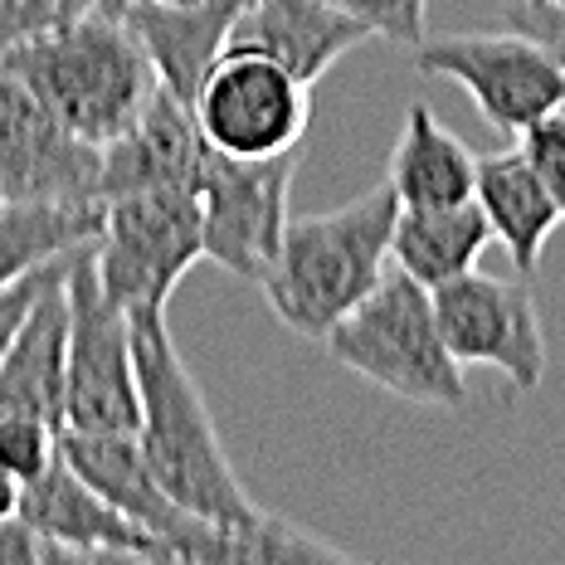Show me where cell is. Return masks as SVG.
Masks as SVG:
<instances>
[{"mask_svg": "<svg viewBox=\"0 0 565 565\" xmlns=\"http://www.w3.org/2000/svg\"><path fill=\"white\" fill-rule=\"evenodd\" d=\"M415 68L434 78H454L468 88L478 113L502 137H522L546 113L565 108V74L556 54L526 30L498 34H439L415 44Z\"/></svg>", "mask_w": 565, "mask_h": 565, "instance_id": "7", "label": "cell"}, {"mask_svg": "<svg viewBox=\"0 0 565 565\" xmlns=\"http://www.w3.org/2000/svg\"><path fill=\"white\" fill-rule=\"evenodd\" d=\"M58 424L30 415V409H15V405H0V468H10L20 482L44 478L58 458Z\"/></svg>", "mask_w": 565, "mask_h": 565, "instance_id": "22", "label": "cell"}, {"mask_svg": "<svg viewBox=\"0 0 565 565\" xmlns=\"http://www.w3.org/2000/svg\"><path fill=\"white\" fill-rule=\"evenodd\" d=\"M302 151L282 157H230L210 147L200 175V210H205V258L230 268L234 278L258 282L274 264L282 230H288V191Z\"/></svg>", "mask_w": 565, "mask_h": 565, "instance_id": "9", "label": "cell"}, {"mask_svg": "<svg viewBox=\"0 0 565 565\" xmlns=\"http://www.w3.org/2000/svg\"><path fill=\"white\" fill-rule=\"evenodd\" d=\"M0 64L93 147L122 137L161 84L132 25L108 10H88L50 34H34L0 54Z\"/></svg>", "mask_w": 565, "mask_h": 565, "instance_id": "3", "label": "cell"}, {"mask_svg": "<svg viewBox=\"0 0 565 565\" xmlns=\"http://www.w3.org/2000/svg\"><path fill=\"white\" fill-rule=\"evenodd\" d=\"M98 10V0H0V54Z\"/></svg>", "mask_w": 565, "mask_h": 565, "instance_id": "23", "label": "cell"}, {"mask_svg": "<svg viewBox=\"0 0 565 565\" xmlns=\"http://www.w3.org/2000/svg\"><path fill=\"white\" fill-rule=\"evenodd\" d=\"M20 502H25V482L10 473V468H0V516H15Z\"/></svg>", "mask_w": 565, "mask_h": 565, "instance_id": "29", "label": "cell"}, {"mask_svg": "<svg viewBox=\"0 0 565 565\" xmlns=\"http://www.w3.org/2000/svg\"><path fill=\"white\" fill-rule=\"evenodd\" d=\"M327 351L361 381L381 385L419 409H468V375L439 332L434 298L409 274H385L332 332Z\"/></svg>", "mask_w": 565, "mask_h": 565, "instance_id": "4", "label": "cell"}, {"mask_svg": "<svg viewBox=\"0 0 565 565\" xmlns=\"http://www.w3.org/2000/svg\"><path fill=\"white\" fill-rule=\"evenodd\" d=\"M429 298L458 366H492L522 395L546 381V332H541L536 298L526 282L473 268L429 288Z\"/></svg>", "mask_w": 565, "mask_h": 565, "instance_id": "10", "label": "cell"}, {"mask_svg": "<svg viewBox=\"0 0 565 565\" xmlns=\"http://www.w3.org/2000/svg\"><path fill=\"white\" fill-rule=\"evenodd\" d=\"M137 356L132 317L103 292L93 239L68 254V399L64 429L78 434H137Z\"/></svg>", "mask_w": 565, "mask_h": 565, "instance_id": "6", "label": "cell"}, {"mask_svg": "<svg viewBox=\"0 0 565 565\" xmlns=\"http://www.w3.org/2000/svg\"><path fill=\"white\" fill-rule=\"evenodd\" d=\"M508 20L512 30H526L546 44L565 74V0H508Z\"/></svg>", "mask_w": 565, "mask_h": 565, "instance_id": "27", "label": "cell"}, {"mask_svg": "<svg viewBox=\"0 0 565 565\" xmlns=\"http://www.w3.org/2000/svg\"><path fill=\"white\" fill-rule=\"evenodd\" d=\"M361 40H371V30L327 0H244L225 50L264 54L312 88Z\"/></svg>", "mask_w": 565, "mask_h": 565, "instance_id": "15", "label": "cell"}, {"mask_svg": "<svg viewBox=\"0 0 565 565\" xmlns=\"http://www.w3.org/2000/svg\"><path fill=\"white\" fill-rule=\"evenodd\" d=\"M308 84L264 54L225 50L195 93V122L215 151L230 157H282L302 151L312 127Z\"/></svg>", "mask_w": 565, "mask_h": 565, "instance_id": "8", "label": "cell"}, {"mask_svg": "<svg viewBox=\"0 0 565 565\" xmlns=\"http://www.w3.org/2000/svg\"><path fill=\"white\" fill-rule=\"evenodd\" d=\"M492 244V225L478 200L458 205H399L391 254L395 268L424 288H439L449 278H463L478 268V258Z\"/></svg>", "mask_w": 565, "mask_h": 565, "instance_id": "19", "label": "cell"}, {"mask_svg": "<svg viewBox=\"0 0 565 565\" xmlns=\"http://www.w3.org/2000/svg\"><path fill=\"white\" fill-rule=\"evenodd\" d=\"M74 254V249H68ZM68 254H58V258H50L44 268H34V274H25V278H15V282H0V356L10 351V341H15V332H20V322H25V312L34 308V298L44 292V282H50L58 268H64V258Z\"/></svg>", "mask_w": 565, "mask_h": 565, "instance_id": "26", "label": "cell"}, {"mask_svg": "<svg viewBox=\"0 0 565 565\" xmlns=\"http://www.w3.org/2000/svg\"><path fill=\"white\" fill-rule=\"evenodd\" d=\"M205 161L210 141L195 122V108L157 84L137 122L103 147V200L147 191V185H191V191H200Z\"/></svg>", "mask_w": 565, "mask_h": 565, "instance_id": "14", "label": "cell"}, {"mask_svg": "<svg viewBox=\"0 0 565 565\" xmlns=\"http://www.w3.org/2000/svg\"><path fill=\"white\" fill-rule=\"evenodd\" d=\"M239 10L244 0H185V6H175V0H127L122 20L141 40L161 88L195 103L205 74L225 54Z\"/></svg>", "mask_w": 565, "mask_h": 565, "instance_id": "16", "label": "cell"}, {"mask_svg": "<svg viewBox=\"0 0 565 565\" xmlns=\"http://www.w3.org/2000/svg\"><path fill=\"white\" fill-rule=\"evenodd\" d=\"M395 220L399 195L391 181L327 215L288 220L274 264L258 278L278 322L298 337L322 341L385 278Z\"/></svg>", "mask_w": 565, "mask_h": 565, "instance_id": "2", "label": "cell"}, {"mask_svg": "<svg viewBox=\"0 0 565 565\" xmlns=\"http://www.w3.org/2000/svg\"><path fill=\"white\" fill-rule=\"evenodd\" d=\"M20 516L50 541V561H167V546L93 492L68 468L64 449L50 473L25 488Z\"/></svg>", "mask_w": 565, "mask_h": 565, "instance_id": "13", "label": "cell"}, {"mask_svg": "<svg viewBox=\"0 0 565 565\" xmlns=\"http://www.w3.org/2000/svg\"><path fill=\"white\" fill-rule=\"evenodd\" d=\"M205 258V210L191 185H147L103 200L93 239L103 292L132 312H167L175 282Z\"/></svg>", "mask_w": 565, "mask_h": 565, "instance_id": "5", "label": "cell"}, {"mask_svg": "<svg viewBox=\"0 0 565 565\" xmlns=\"http://www.w3.org/2000/svg\"><path fill=\"white\" fill-rule=\"evenodd\" d=\"M50 561V541H44L25 516H0V565H40Z\"/></svg>", "mask_w": 565, "mask_h": 565, "instance_id": "28", "label": "cell"}, {"mask_svg": "<svg viewBox=\"0 0 565 565\" xmlns=\"http://www.w3.org/2000/svg\"><path fill=\"white\" fill-rule=\"evenodd\" d=\"M327 6L347 10L371 34H385V40L409 44V50L424 40V6L429 0H327Z\"/></svg>", "mask_w": 565, "mask_h": 565, "instance_id": "25", "label": "cell"}, {"mask_svg": "<svg viewBox=\"0 0 565 565\" xmlns=\"http://www.w3.org/2000/svg\"><path fill=\"white\" fill-rule=\"evenodd\" d=\"M132 356H137V395L141 424L137 444L147 454L157 482L191 516L220 526H244L264 508L239 488L215 419L205 409L195 375L185 371L181 351L167 332V312H132Z\"/></svg>", "mask_w": 565, "mask_h": 565, "instance_id": "1", "label": "cell"}, {"mask_svg": "<svg viewBox=\"0 0 565 565\" xmlns=\"http://www.w3.org/2000/svg\"><path fill=\"white\" fill-rule=\"evenodd\" d=\"M473 200L482 205V215H488L492 239L508 244V258L516 264V274H536L541 249H546L551 230L561 225V210L546 195L541 175L532 171L526 151L508 147V151L478 157Z\"/></svg>", "mask_w": 565, "mask_h": 565, "instance_id": "18", "label": "cell"}, {"mask_svg": "<svg viewBox=\"0 0 565 565\" xmlns=\"http://www.w3.org/2000/svg\"><path fill=\"white\" fill-rule=\"evenodd\" d=\"M58 449H64L68 468H74L93 492H103L127 522H137L141 532H151L161 546H167V561L210 565V536H215V522L191 516L167 488H161L157 473H151V463H147V454H141L137 434L64 429L58 434Z\"/></svg>", "mask_w": 565, "mask_h": 565, "instance_id": "12", "label": "cell"}, {"mask_svg": "<svg viewBox=\"0 0 565 565\" xmlns=\"http://www.w3.org/2000/svg\"><path fill=\"white\" fill-rule=\"evenodd\" d=\"M473 175H478L473 151L429 113V103H409L399 141L391 151V167H385V181L395 185L399 205H458V200H473Z\"/></svg>", "mask_w": 565, "mask_h": 565, "instance_id": "20", "label": "cell"}, {"mask_svg": "<svg viewBox=\"0 0 565 565\" xmlns=\"http://www.w3.org/2000/svg\"><path fill=\"white\" fill-rule=\"evenodd\" d=\"M516 147L526 151L532 171L541 175V185H546V195L556 200V210L565 220V108L546 113L541 122H532L522 137H516Z\"/></svg>", "mask_w": 565, "mask_h": 565, "instance_id": "24", "label": "cell"}, {"mask_svg": "<svg viewBox=\"0 0 565 565\" xmlns=\"http://www.w3.org/2000/svg\"><path fill=\"white\" fill-rule=\"evenodd\" d=\"M0 195L103 200V147L54 117L30 84L0 64Z\"/></svg>", "mask_w": 565, "mask_h": 565, "instance_id": "11", "label": "cell"}, {"mask_svg": "<svg viewBox=\"0 0 565 565\" xmlns=\"http://www.w3.org/2000/svg\"><path fill=\"white\" fill-rule=\"evenodd\" d=\"M68 399V258L44 282V292L25 312L10 351L0 356V405L30 409L64 429Z\"/></svg>", "mask_w": 565, "mask_h": 565, "instance_id": "17", "label": "cell"}, {"mask_svg": "<svg viewBox=\"0 0 565 565\" xmlns=\"http://www.w3.org/2000/svg\"><path fill=\"white\" fill-rule=\"evenodd\" d=\"M103 200H10L0 195V282H15L50 258L98 239Z\"/></svg>", "mask_w": 565, "mask_h": 565, "instance_id": "21", "label": "cell"}]
</instances>
